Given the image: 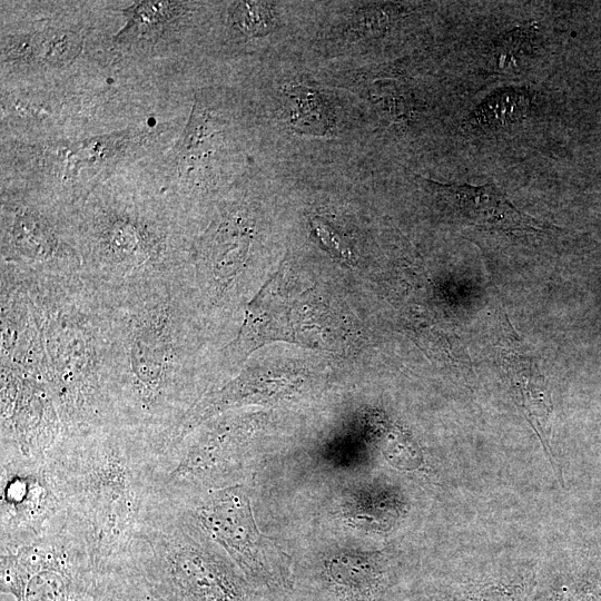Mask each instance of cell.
Masks as SVG:
<instances>
[{"label":"cell","instance_id":"cell-1","mask_svg":"<svg viewBox=\"0 0 601 601\" xmlns=\"http://www.w3.org/2000/svg\"><path fill=\"white\" fill-rule=\"evenodd\" d=\"M100 293L112 423L161 450L197 402L217 387L206 376L201 316L186 278Z\"/></svg>","mask_w":601,"mask_h":601},{"label":"cell","instance_id":"cell-2","mask_svg":"<svg viewBox=\"0 0 601 601\" xmlns=\"http://www.w3.org/2000/svg\"><path fill=\"white\" fill-rule=\"evenodd\" d=\"M158 445L118 426L60 434L47 456L98 572L124 564L152 496Z\"/></svg>","mask_w":601,"mask_h":601},{"label":"cell","instance_id":"cell-3","mask_svg":"<svg viewBox=\"0 0 601 601\" xmlns=\"http://www.w3.org/2000/svg\"><path fill=\"white\" fill-rule=\"evenodd\" d=\"M12 268L28 294L60 434L115 426L107 395L108 336L101 293L81 274Z\"/></svg>","mask_w":601,"mask_h":601},{"label":"cell","instance_id":"cell-4","mask_svg":"<svg viewBox=\"0 0 601 601\" xmlns=\"http://www.w3.org/2000/svg\"><path fill=\"white\" fill-rule=\"evenodd\" d=\"M166 601H262V592L215 544L150 501L125 562Z\"/></svg>","mask_w":601,"mask_h":601},{"label":"cell","instance_id":"cell-5","mask_svg":"<svg viewBox=\"0 0 601 601\" xmlns=\"http://www.w3.org/2000/svg\"><path fill=\"white\" fill-rule=\"evenodd\" d=\"M81 237V275L100 292H125L187 275L190 254L166 220L144 208L98 204L82 224Z\"/></svg>","mask_w":601,"mask_h":601},{"label":"cell","instance_id":"cell-6","mask_svg":"<svg viewBox=\"0 0 601 601\" xmlns=\"http://www.w3.org/2000/svg\"><path fill=\"white\" fill-rule=\"evenodd\" d=\"M256 432L254 416L228 411L169 443L157 454L151 499L177 503L238 485Z\"/></svg>","mask_w":601,"mask_h":601},{"label":"cell","instance_id":"cell-7","mask_svg":"<svg viewBox=\"0 0 601 601\" xmlns=\"http://www.w3.org/2000/svg\"><path fill=\"white\" fill-rule=\"evenodd\" d=\"M223 551L260 590L293 587L285 554L257 528L248 490L238 484L177 503H162Z\"/></svg>","mask_w":601,"mask_h":601},{"label":"cell","instance_id":"cell-8","mask_svg":"<svg viewBox=\"0 0 601 601\" xmlns=\"http://www.w3.org/2000/svg\"><path fill=\"white\" fill-rule=\"evenodd\" d=\"M0 590L16 601H100L105 577L69 520L48 536L0 554Z\"/></svg>","mask_w":601,"mask_h":601},{"label":"cell","instance_id":"cell-9","mask_svg":"<svg viewBox=\"0 0 601 601\" xmlns=\"http://www.w3.org/2000/svg\"><path fill=\"white\" fill-rule=\"evenodd\" d=\"M322 317L319 304L313 300L308 289L294 293L280 268L246 304L235 338L219 351V363L226 371H235L257 348L273 341L328 348Z\"/></svg>","mask_w":601,"mask_h":601},{"label":"cell","instance_id":"cell-10","mask_svg":"<svg viewBox=\"0 0 601 601\" xmlns=\"http://www.w3.org/2000/svg\"><path fill=\"white\" fill-rule=\"evenodd\" d=\"M0 452L1 554L60 531L68 510L47 457Z\"/></svg>","mask_w":601,"mask_h":601},{"label":"cell","instance_id":"cell-11","mask_svg":"<svg viewBox=\"0 0 601 601\" xmlns=\"http://www.w3.org/2000/svg\"><path fill=\"white\" fill-rule=\"evenodd\" d=\"M60 433L45 376L1 365V451L46 459Z\"/></svg>","mask_w":601,"mask_h":601},{"label":"cell","instance_id":"cell-12","mask_svg":"<svg viewBox=\"0 0 601 601\" xmlns=\"http://www.w3.org/2000/svg\"><path fill=\"white\" fill-rule=\"evenodd\" d=\"M6 209L1 264L39 275L81 274L79 249L65 238L50 217L22 205Z\"/></svg>","mask_w":601,"mask_h":601},{"label":"cell","instance_id":"cell-13","mask_svg":"<svg viewBox=\"0 0 601 601\" xmlns=\"http://www.w3.org/2000/svg\"><path fill=\"white\" fill-rule=\"evenodd\" d=\"M462 220L508 233H542L546 226L519 210L493 184H442L422 179Z\"/></svg>","mask_w":601,"mask_h":601},{"label":"cell","instance_id":"cell-14","mask_svg":"<svg viewBox=\"0 0 601 601\" xmlns=\"http://www.w3.org/2000/svg\"><path fill=\"white\" fill-rule=\"evenodd\" d=\"M500 343V364L513 391L515 402L522 407L552 459L550 447L552 402L543 375L534 356L530 354L505 318H503Z\"/></svg>","mask_w":601,"mask_h":601},{"label":"cell","instance_id":"cell-15","mask_svg":"<svg viewBox=\"0 0 601 601\" xmlns=\"http://www.w3.org/2000/svg\"><path fill=\"white\" fill-rule=\"evenodd\" d=\"M321 578L335 601H382L390 585L388 571L377 558L353 552L329 556Z\"/></svg>","mask_w":601,"mask_h":601},{"label":"cell","instance_id":"cell-16","mask_svg":"<svg viewBox=\"0 0 601 601\" xmlns=\"http://www.w3.org/2000/svg\"><path fill=\"white\" fill-rule=\"evenodd\" d=\"M285 109L293 128L303 134L325 135L329 116L321 95L304 86L288 88L284 92Z\"/></svg>","mask_w":601,"mask_h":601},{"label":"cell","instance_id":"cell-17","mask_svg":"<svg viewBox=\"0 0 601 601\" xmlns=\"http://www.w3.org/2000/svg\"><path fill=\"white\" fill-rule=\"evenodd\" d=\"M100 601H166L128 564L105 577Z\"/></svg>","mask_w":601,"mask_h":601},{"label":"cell","instance_id":"cell-18","mask_svg":"<svg viewBox=\"0 0 601 601\" xmlns=\"http://www.w3.org/2000/svg\"><path fill=\"white\" fill-rule=\"evenodd\" d=\"M259 2H242L235 10L237 27L248 36L264 35L268 29L272 16L266 6Z\"/></svg>","mask_w":601,"mask_h":601},{"label":"cell","instance_id":"cell-19","mask_svg":"<svg viewBox=\"0 0 601 601\" xmlns=\"http://www.w3.org/2000/svg\"><path fill=\"white\" fill-rule=\"evenodd\" d=\"M312 227L316 238L325 247V250L347 265L354 264V255L347 242L329 224L315 218L312 220Z\"/></svg>","mask_w":601,"mask_h":601},{"label":"cell","instance_id":"cell-20","mask_svg":"<svg viewBox=\"0 0 601 601\" xmlns=\"http://www.w3.org/2000/svg\"><path fill=\"white\" fill-rule=\"evenodd\" d=\"M504 41L496 47L494 52L496 65L499 68H509L511 63L516 65L518 56L523 52L520 48L525 47L528 41V32L525 30H514Z\"/></svg>","mask_w":601,"mask_h":601}]
</instances>
